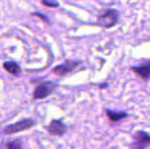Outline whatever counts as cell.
Returning <instances> with one entry per match:
<instances>
[{"label": "cell", "instance_id": "1", "mask_svg": "<svg viewBox=\"0 0 150 149\" xmlns=\"http://www.w3.org/2000/svg\"><path fill=\"white\" fill-rule=\"evenodd\" d=\"M117 20H119V13L117 10L115 9H109L106 10L103 14L98 16V24L105 28H111L117 24Z\"/></svg>", "mask_w": 150, "mask_h": 149}, {"label": "cell", "instance_id": "2", "mask_svg": "<svg viewBox=\"0 0 150 149\" xmlns=\"http://www.w3.org/2000/svg\"><path fill=\"white\" fill-rule=\"evenodd\" d=\"M57 87V85H55L52 82H44L41 83L37 88L35 89L33 94L34 99H44L47 96H49L52 92L54 91V89Z\"/></svg>", "mask_w": 150, "mask_h": 149}, {"label": "cell", "instance_id": "3", "mask_svg": "<svg viewBox=\"0 0 150 149\" xmlns=\"http://www.w3.org/2000/svg\"><path fill=\"white\" fill-rule=\"evenodd\" d=\"M35 125V121L33 119H24V121H18L16 124H12V125H9L4 129V134H16V133H20L22 131H26V130H29L31 127Z\"/></svg>", "mask_w": 150, "mask_h": 149}, {"label": "cell", "instance_id": "4", "mask_svg": "<svg viewBox=\"0 0 150 149\" xmlns=\"http://www.w3.org/2000/svg\"><path fill=\"white\" fill-rule=\"evenodd\" d=\"M150 145V136L146 132L139 131L134 137V142L131 145L132 149H145Z\"/></svg>", "mask_w": 150, "mask_h": 149}, {"label": "cell", "instance_id": "5", "mask_svg": "<svg viewBox=\"0 0 150 149\" xmlns=\"http://www.w3.org/2000/svg\"><path fill=\"white\" fill-rule=\"evenodd\" d=\"M79 62L78 61H71V60H67V61L63 62V64H59L58 66H56L55 68H53V72L58 76H64L69 73H71V71H74L78 66Z\"/></svg>", "mask_w": 150, "mask_h": 149}, {"label": "cell", "instance_id": "6", "mask_svg": "<svg viewBox=\"0 0 150 149\" xmlns=\"http://www.w3.org/2000/svg\"><path fill=\"white\" fill-rule=\"evenodd\" d=\"M48 133H50L51 135L54 136H61L65 133L67 131V127L63 123H61L60 121H52L49 124V126L47 127Z\"/></svg>", "mask_w": 150, "mask_h": 149}, {"label": "cell", "instance_id": "7", "mask_svg": "<svg viewBox=\"0 0 150 149\" xmlns=\"http://www.w3.org/2000/svg\"><path fill=\"white\" fill-rule=\"evenodd\" d=\"M132 71L138 76V77H140L141 79L146 81V80L150 79V61L146 64H143V66L132 68Z\"/></svg>", "mask_w": 150, "mask_h": 149}, {"label": "cell", "instance_id": "8", "mask_svg": "<svg viewBox=\"0 0 150 149\" xmlns=\"http://www.w3.org/2000/svg\"><path fill=\"white\" fill-rule=\"evenodd\" d=\"M3 68L6 72H8L11 75H18L21 73V68L16 62L14 61H6L3 64Z\"/></svg>", "mask_w": 150, "mask_h": 149}, {"label": "cell", "instance_id": "9", "mask_svg": "<svg viewBox=\"0 0 150 149\" xmlns=\"http://www.w3.org/2000/svg\"><path fill=\"white\" fill-rule=\"evenodd\" d=\"M106 115L111 121H119L127 117V113L120 112H112V110H106Z\"/></svg>", "mask_w": 150, "mask_h": 149}, {"label": "cell", "instance_id": "10", "mask_svg": "<svg viewBox=\"0 0 150 149\" xmlns=\"http://www.w3.org/2000/svg\"><path fill=\"white\" fill-rule=\"evenodd\" d=\"M4 149H22V143L20 140L10 141L4 145Z\"/></svg>", "mask_w": 150, "mask_h": 149}, {"label": "cell", "instance_id": "11", "mask_svg": "<svg viewBox=\"0 0 150 149\" xmlns=\"http://www.w3.org/2000/svg\"><path fill=\"white\" fill-rule=\"evenodd\" d=\"M42 4L43 5H46V6H50V7H56L58 6V2H55V1H42Z\"/></svg>", "mask_w": 150, "mask_h": 149}]
</instances>
